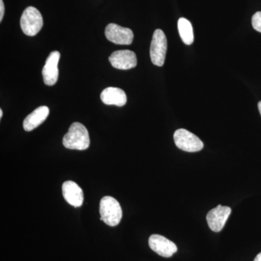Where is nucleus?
Here are the masks:
<instances>
[{
  "label": "nucleus",
  "mask_w": 261,
  "mask_h": 261,
  "mask_svg": "<svg viewBox=\"0 0 261 261\" xmlns=\"http://www.w3.org/2000/svg\"><path fill=\"white\" fill-rule=\"evenodd\" d=\"M63 145L70 149L85 150L88 149L90 145L88 130L79 122L72 123L69 130L63 137Z\"/></svg>",
  "instance_id": "f257e3e1"
},
{
  "label": "nucleus",
  "mask_w": 261,
  "mask_h": 261,
  "mask_svg": "<svg viewBox=\"0 0 261 261\" xmlns=\"http://www.w3.org/2000/svg\"><path fill=\"white\" fill-rule=\"evenodd\" d=\"M99 214L101 221L110 226L119 224L123 215L119 202L111 196H106L100 200Z\"/></svg>",
  "instance_id": "f03ea898"
},
{
  "label": "nucleus",
  "mask_w": 261,
  "mask_h": 261,
  "mask_svg": "<svg viewBox=\"0 0 261 261\" xmlns=\"http://www.w3.org/2000/svg\"><path fill=\"white\" fill-rule=\"evenodd\" d=\"M20 27L25 35L34 37L42 29V15L34 7H28L24 10L20 18Z\"/></svg>",
  "instance_id": "7ed1b4c3"
},
{
  "label": "nucleus",
  "mask_w": 261,
  "mask_h": 261,
  "mask_svg": "<svg viewBox=\"0 0 261 261\" xmlns=\"http://www.w3.org/2000/svg\"><path fill=\"white\" fill-rule=\"evenodd\" d=\"M175 145L178 149L188 152H199L204 147L199 137L185 128L176 130L173 135Z\"/></svg>",
  "instance_id": "20e7f679"
},
{
  "label": "nucleus",
  "mask_w": 261,
  "mask_h": 261,
  "mask_svg": "<svg viewBox=\"0 0 261 261\" xmlns=\"http://www.w3.org/2000/svg\"><path fill=\"white\" fill-rule=\"evenodd\" d=\"M167 51V39L161 29H156L150 45V58L154 65L163 66Z\"/></svg>",
  "instance_id": "39448f33"
},
{
  "label": "nucleus",
  "mask_w": 261,
  "mask_h": 261,
  "mask_svg": "<svg viewBox=\"0 0 261 261\" xmlns=\"http://www.w3.org/2000/svg\"><path fill=\"white\" fill-rule=\"evenodd\" d=\"M105 34L108 40L116 44L129 45L133 42V32L130 29L122 27L116 23L108 24Z\"/></svg>",
  "instance_id": "423d86ee"
},
{
  "label": "nucleus",
  "mask_w": 261,
  "mask_h": 261,
  "mask_svg": "<svg viewBox=\"0 0 261 261\" xmlns=\"http://www.w3.org/2000/svg\"><path fill=\"white\" fill-rule=\"evenodd\" d=\"M231 213V209L228 206L219 205L211 209L206 216L209 227L214 232L221 231L224 227Z\"/></svg>",
  "instance_id": "0eeeda50"
},
{
  "label": "nucleus",
  "mask_w": 261,
  "mask_h": 261,
  "mask_svg": "<svg viewBox=\"0 0 261 261\" xmlns=\"http://www.w3.org/2000/svg\"><path fill=\"white\" fill-rule=\"evenodd\" d=\"M149 246L151 250L164 257L172 256L178 250L177 247L173 242L159 234H152L149 237Z\"/></svg>",
  "instance_id": "6e6552de"
},
{
  "label": "nucleus",
  "mask_w": 261,
  "mask_h": 261,
  "mask_svg": "<svg viewBox=\"0 0 261 261\" xmlns=\"http://www.w3.org/2000/svg\"><path fill=\"white\" fill-rule=\"evenodd\" d=\"M109 61L113 67L120 70L132 69L137 65L135 53L128 49L113 51L109 57Z\"/></svg>",
  "instance_id": "1a4fd4ad"
},
{
  "label": "nucleus",
  "mask_w": 261,
  "mask_h": 261,
  "mask_svg": "<svg viewBox=\"0 0 261 261\" xmlns=\"http://www.w3.org/2000/svg\"><path fill=\"white\" fill-rule=\"evenodd\" d=\"M60 58L61 54L58 51H51L48 56L42 70L43 80L46 85L53 86L58 82L59 75L58 65Z\"/></svg>",
  "instance_id": "9d476101"
},
{
  "label": "nucleus",
  "mask_w": 261,
  "mask_h": 261,
  "mask_svg": "<svg viewBox=\"0 0 261 261\" xmlns=\"http://www.w3.org/2000/svg\"><path fill=\"white\" fill-rule=\"evenodd\" d=\"M63 197L68 203L75 207H81L84 202V193L82 188L74 181H67L62 187Z\"/></svg>",
  "instance_id": "9b49d317"
},
{
  "label": "nucleus",
  "mask_w": 261,
  "mask_h": 261,
  "mask_svg": "<svg viewBox=\"0 0 261 261\" xmlns=\"http://www.w3.org/2000/svg\"><path fill=\"white\" fill-rule=\"evenodd\" d=\"M101 100L108 106H124L127 102L126 94L124 91L116 87H108L100 94Z\"/></svg>",
  "instance_id": "f8f14e48"
},
{
  "label": "nucleus",
  "mask_w": 261,
  "mask_h": 261,
  "mask_svg": "<svg viewBox=\"0 0 261 261\" xmlns=\"http://www.w3.org/2000/svg\"><path fill=\"white\" fill-rule=\"evenodd\" d=\"M49 109L47 106H41L34 110L27 116L23 121V128L25 132H31L40 126L49 116Z\"/></svg>",
  "instance_id": "ddd939ff"
},
{
  "label": "nucleus",
  "mask_w": 261,
  "mask_h": 261,
  "mask_svg": "<svg viewBox=\"0 0 261 261\" xmlns=\"http://www.w3.org/2000/svg\"><path fill=\"white\" fill-rule=\"evenodd\" d=\"M178 29L182 42L187 45H191L194 42V33L192 23L186 18H179L178 21Z\"/></svg>",
  "instance_id": "4468645a"
},
{
  "label": "nucleus",
  "mask_w": 261,
  "mask_h": 261,
  "mask_svg": "<svg viewBox=\"0 0 261 261\" xmlns=\"http://www.w3.org/2000/svg\"><path fill=\"white\" fill-rule=\"evenodd\" d=\"M252 25L257 32L261 33V12H257L252 18Z\"/></svg>",
  "instance_id": "2eb2a0df"
},
{
  "label": "nucleus",
  "mask_w": 261,
  "mask_h": 261,
  "mask_svg": "<svg viewBox=\"0 0 261 261\" xmlns=\"http://www.w3.org/2000/svg\"><path fill=\"white\" fill-rule=\"evenodd\" d=\"M5 14V5L3 0H0V21L3 20Z\"/></svg>",
  "instance_id": "dca6fc26"
},
{
  "label": "nucleus",
  "mask_w": 261,
  "mask_h": 261,
  "mask_svg": "<svg viewBox=\"0 0 261 261\" xmlns=\"http://www.w3.org/2000/svg\"><path fill=\"white\" fill-rule=\"evenodd\" d=\"M253 261H261V252L257 255L256 257H255V260Z\"/></svg>",
  "instance_id": "f3484780"
},
{
  "label": "nucleus",
  "mask_w": 261,
  "mask_h": 261,
  "mask_svg": "<svg viewBox=\"0 0 261 261\" xmlns=\"http://www.w3.org/2000/svg\"><path fill=\"white\" fill-rule=\"evenodd\" d=\"M257 107H258L259 112L260 113L261 116V101L258 102V105H257Z\"/></svg>",
  "instance_id": "a211bd4d"
},
{
  "label": "nucleus",
  "mask_w": 261,
  "mask_h": 261,
  "mask_svg": "<svg viewBox=\"0 0 261 261\" xmlns=\"http://www.w3.org/2000/svg\"><path fill=\"white\" fill-rule=\"evenodd\" d=\"M3 110L0 109V118H2V117H3Z\"/></svg>",
  "instance_id": "6ab92c4d"
}]
</instances>
